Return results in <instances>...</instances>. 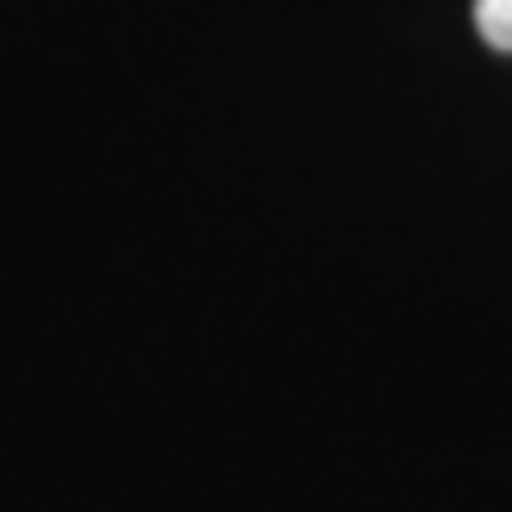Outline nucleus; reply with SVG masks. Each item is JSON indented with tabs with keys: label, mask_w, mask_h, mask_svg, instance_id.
I'll list each match as a JSON object with an SVG mask.
<instances>
[{
	"label": "nucleus",
	"mask_w": 512,
	"mask_h": 512,
	"mask_svg": "<svg viewBox=\"0 0 512 512\" xmlns=\"http://www.w3.org/2000/svg\"><path fill=\"white\" fill-rule=\"evenodd\" d=\"M475 31L512 56V0H475Z\"/></svg>",
	"instance_id": "1"
}]
</instances>
